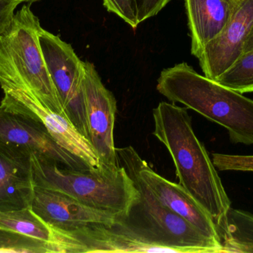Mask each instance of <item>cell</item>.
I'll use <instances>...</instances> for the list:
<instances>
[{
	"label": "cell",
	"instance_id": "6da1fadb",
	"mask_svg": "<svg viewBox=\"0 0 253 253\" xmlns=\"http://www.w3.org/2000/svg\"><path fill=\"white\" fill-rule=\"evenodd\" d=\"M153 135L170 154L180 185L215 225L231 208V202L208 151L193 131L187 108L161 102L153 108Z\"/></svg>",
	"mask_w": 253,
	"mask_h": 253
},
{
	"label": "cell",
	"instance_id": "7a4b0ae2",
	"mask_svg": "<svg viewBox=\"0 0 253 253\" xmlns=\"http://www.w3.org/2000/svg\"><path fill=\"white\" fill-rule=\"evenodd\" d=\"M156 89L228 131L233 144L253 145V101L196 72L186 62L164 69Z\"/></svg>",
	"mask_w": 253,
	"mask_h": 253
},
{
	"label": "cell",
	"instance_id": "3957f363",
	"mask_svg": "<svg viewBox=\"0 0 253 253\" xmlns=\"http://www.w3.org/2000/svg\"><path fill=\"white\" fill-rule=\"evenodd\" d=\"M36 187L54 190L96 209L126 220L139 199V193L124 166L117 169H75L62 167L31 154Z\"/></svg>",
	"mask_w": 253,
	"mask_h": 253
},
{
	"label": "cell",
	"instance_id": "277c9868",
	"mask_svg": "<svg viewBox=\"0 0 253 253\" xmlns=\"http://www.w3.org/2000/svg\"><path fill=\"white\" fill-rule=\"evenodd\" d=\"M40 19L30 4L22 6L0 34V83L24 86L43 104L67 117L39 41Z\"/></svg>",
	"mask_w": 253,
	"mask_h": 253
},
{
	"label": "cell",
	"instance_id": "5b68a950",
	"mask_svg": "<svg viewBox=\"0 0 253 253\" xmlns=\"http://www.w3.org/2000/svg\"><path fill=\"white\" fill-rule=\"evenodd\" d=\"M135 183L139 199L124 220L132 229L158 245L178 250L181 253H221V242L208 237L188 221L168 209L145 183L127 172Z\"/></svg>",
	"mask_w": 253,
	"mask_h": 253
},
{
	"label": "cell",
	"instance_id": "8992f818",
	"mask_svg": "<svg viewBox=\"0 0 253 253\" xmlns=\"http://www.w3.org/2000/svg\"><path fill=\"white\" fill-rule=\"evenodd\" d=\"M39 41L67 117L90 141L86 117L84 62L71 45L44 28L39 31Z\"/></svg>",
	"mask_w": 253,
	"mask_h": 253
},
{
	"label": "cell",
	"instance_id": "52a82bcc",
	"mask_svg": "<svg viewBox=\"0 0 253 253\" xmlns=\"http://www.w3.org/2000/svg\"><path fill=\"white\" fill-rule=\"evenodd\" d=\"M3 98L0 105L42 125L62 148L84 162L89 168L102 167L90 141L83 136L68 117L46 106L24 86L0 83Z\"/></svg>",
	"mask_w": 253,
	"mask_h": 253
},
{
	"label": "cell",
	"instance_id": "ba28073f",
	"mask_svg": "<svg viewBox=\"0 0 253 253\" xmlns=\"http://www.w3.org/2000/svg\"><path fill=\"white\" fill-rule=\"evenodd\" d=\"M117 152L120 164L126 172L141 178L161 203L205 236L220 242L211 215L179 184L171 182L156 173L132 147L117 148Z\"/></svg>",
	"mask_w": 253,
	"mask_h": 253
},
{
	"label": "cell",
	"instance_id": "9c48e42d",
	"mask_svg": "<svg viewBox=\"0 0 253 253\" xmlns=\"http://www.w3.org/2000/svg\"><path fill=\"white\" fill-rule=\"evenodd\" d=\"M86 117L90 142L101 166L117 169L121 166L114 144L117 100L102 83L91 62H84Z\"/></svg>",
	"mask_w": 253,
	"mask_h": 253
},
{
	"label": "cell",
	"instance_id": "30bf717a",
	"mask_svg": "<svg viewBox=\"0 0 253 253\" xmlns=\"http://www.w3.org/2000/svg\"><path fill=\"white\" fill-rule=\"evenodd\" d=\"M65 253H181L178 250L158 245L135 231L124 220L114 225H93L74 233H62Z\"/></svg>",
	"mask_w": 253,
	"mask_h": 253
},
{
	"label": "cell",
	"instance_id": "8fae6325",
	"mask_svg": "<svg viewBox=\"0 0 253 253\" xmlns=\"http://www.w3.org/2000/svg\"><path fill=\"white\" fill-rule=\"evenodd\" d=\"M32 210L59 233H74L93 225H114L120 219L114 214L90 207L54 190L36 187Z\"/></svg>",
	"mask_w": 253,
	"mask_h": 253
},
{
	"label": "cell",
	"instance_id": "7c38bea8",
	"mask_svg": "<svg viewBox=\"0 0 253 253\" xmlns=\"http://www.w3.org/2000/svg\"><path fill=\"white\" fill-rule=\"evenodd\" d=\"M0 141L13 144L68 169H88L74 154L62 148L47 129L35 120L4 109L0 105Z\"/></svg>",
	"mask_w": 253,
	"mask_h": 253
},
{
	"label": "cell",
	"instance_id": "4fadbf2b",
	"mask_svg": "<svg viewBox=\"0 0 253 253\" xmlns=\"http://www.w3.org/2000/svg\"><path fill=\"white\" fill-rule=\"evenodd\" d=\"M253 28V0H240L223 32L205 46L199 65L205 77L215 81L243 53Z\"/></svg>",
	"mask_w": 253,
	"mask_h": 253
},
{
	"label": "cell",
	"instance_id": "5bb4252c",
	"mask_svg": "<svg viewBox=\"0 0 253 253\" xmlns=\"http://www.w3.org/2000/svg\"><path fill=\"white\" fill-rule=\"evenodd\" d=\"M34 190L31 153L0 141V211L31 206Z\"/></svg>",
	"mask_w": 253,
	"mask_h": 253
},
{
	"label": "cell",
	"instance_id": "9a60e30c",
	"mask_svg": "<svg viewBox=\"0 0 253 253\" xmlns=\"http://www.w3.org/2000/svg\"><path fill=\"white\" fill-rule=\"evenodd\" d=\"M240 0H184L191 37V53L196 58L216 39L230 22Z\"/></svg>",
	"mask_w": 253,
	"mask_h": 253
},
{
	"label": "cell",
	"instance_id": "2e32d148",
	"mask_svg": "<svg viewBox=\"0 0 253 253\" xmlns=\"http://www.w3.org/2000/svg\"><path fill=\"white\" fill-rule=\"evenodd\" d=\"M215 227L224 253H253V214L230 208Z\"/></svg>",
	"mask_w": 253,
	"mask_h": 253
},
{
	"label": "cell",
	"instance_id": "e0dca14e",
	"mask_svg": "<svg viewBox=\"0 0 253 253\" xmlns=\"http://www.w3.org/2000/svg\"><path fill=\"white\" fill-rule=\"evenodd\" d=\"M0 230L19 233L47 242L57 253L56 234L34 211L31 206L17 210L0 211Z\"/></svg>",
	"mask_w": 253,
	"mask_h": 253
},
{
	"label": "cell",
	"instance_id": "ac0fdd59",
	"mask_svg": "<svg viewBox=\"0 0 253 253\" xmlns=\"http://www.w3.org/2000/svg\"><path fill=\"white\" fill-rule=\"evenodd\" d=\"M215 81L241 94L253 92V49L243 52Z\"/></svg>",
	"mask_w": 253,
	"mask_h": 253
},
{
	"label": "cell",
	"instance_id": "d6986e66",
	"mask_svg": "<svg viewBox=\"0 0 253 253\" xmlns=\"http://www.w3.org/2000/svg\"><path fill=\"white\" fill-rule=\"evenodd\" d=\"M0 253H53L47 242L13 232L0 230Z\"/></svg>",
	"mask_w": 253,
	"mask_h": 253
},
{
	"label": "cell",
	"instance_id": "ffe728a7",
	"mask_svg": "<svg viewBox=\"0 0 253 253\" xmlns=\"http://www.w3.org/2000/svg\"><path fill=\"white\" fill-rule=\"evenodd\" d=\"M212 163L219 171L253 172V155L212 154Z\"/></svg>",
	"mask_w": 253,
	"mask_h": 253
},
{
	"label": "cell",
	"instance_id": "44dd1931",
	"mask_svg": "<svg viewBox=\"0 0 253 253\" xmlns=\"http://www.w3.org/2000/svg\"><path fill=\"white\" fill-rule=\"evenodd\" d=\"M103 4L108 11L117 14L133 29L139 25L135 0H103Z\"/></svg>",
	"mask_w": 253,
	"mask_h": 253
},
{
	"label": "cell",
	"instance_id": "7402d4cb",
	"mask_svg": "<svg viewBox=\"0 0 253 253\" xmlns=\"http://www.w3.org/2000/svg\"><path fill=\"white\" fill-rule=\"evenodd\" d=\"M171 0H135L138 22L157 15Z\"/></svg>",
	"mask_w": 253,
	"mask_h": 253
},
{
	"label": "cell",
	"instance_id": "603a6c76",
	"mask_svg": "<svg viewBox=\"0 0 253 253\" xmlns=\"http://www.w3.org/2000/svg\"><path fill=\"white\" fill-rule=\"evenodd\" d=\"M26 0H0V34L10 25L16 7Z\"/></svg>",
	"mask_w": 253,
	"mask_h": 253
},
{
	"label": "cell",
	"instance_id": "cb8c5ba5",
	"mask_svg": "<svg viewBox=\"0 0 253 253\" xmlns=\"http://www.w3.org/2000/svg\"><path fill=\"white\" fill-rule=\"evenodd\" d=\"M253 28L251 32L250 33L248 39H247L246 43H245V47H244L243 52H247L248 51L253 50Z\"/></svg>",
	"mask_w": 253,
	"mask_h": 253
},
{
	"label": "cell",
	"instance_id": "d4e9b609",
	"mask_svg": "<svg viewBox=\"0 0 253 253\" xmlns=\"http://www.w3.org/2000/svg\"><path fill=\"white\" fill-rule=\"evenodd\" d=\"M40 1V0H26V2L30 3H33V2H36V1Z\"/></svg>",
	"mask_w": 253,
	"mask_h": 253
}]
</instances>
